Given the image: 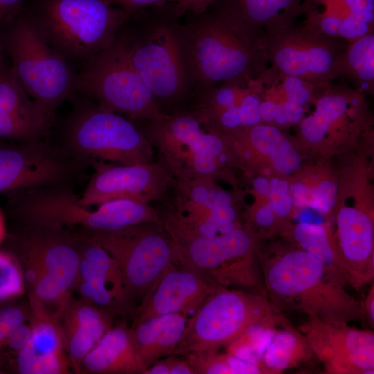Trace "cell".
Instances as JSON below:
<instances>
[{
	"instance_id": "obj_42",
	"label": "cell",
	"mask_w": 374,
	"mask_h": 374,
	"mask_svg": "<svg viewBox=\"0 0 374 374\" xmlns=\"http://www.w3.org/2000/svg\"><path fill=\"white\" fill-rule=\"evenodd\" d=\"M25 0H0V24L11 20L21 10Z\"/></svg>"
},
{
	"instance_id": "obj_11",
	"label": "cell",
	"mask_w": 374,
	"mask_h": 374,
	"mask_svg": "<svg viewBox=\"0 0 374 374\" xmlns=\"http://www.w3.org/2000/svg\"><path fill=\"white\" fill-rule=\"evenodd\" d=\"M75 88L76 93L133 121L150 122L165 114L148 82L116 39L109 48L81 65Z\"/></svg>"
},
{
	"instance_id": "obj_22",
	"label": "cell",
	"mask_w": 374,
	"mask_h": 374,
	"mask_svg": "<svg viewBox=\"0 0 374 374\" xmlns=\"http://www.w3.org/2000/svg\"><path fill=\"white\" fill-rule=\"evenodd\" d=\"M335 242L347 285L359 289L374 277L373 222L364 211L341 208L337 216Z\"/></svg>"
},
{
	"instance_id": "obj_34",
	"label": "cell",
	"mask_w": 374,
	"mask_h": 374,
	"mask_svg": "<svg viewBox=\"0 0 374 374\" xmlns=\"http://www.w3.org/2000/svg\"><path fill=\"white\" fill-rule=\"evenodd\" d=\"M26 292L21 267L9 251L0 250V303L15 301Z\"/></svg>"
},
{
	"instance_id": "obj_4",
	"label": "cell",
	"mask_w": 374,
	"mask_h": 374,
	"mask_svg": "<svg viewBox=\"0 0 374 374\" xmlns=\"http://www.w3.org/2000/svg\"><path fill=\"white\" fill-rule=\"evenodd\" d=\"M24 8L51 46L82 64L114 42L131 15L103 0H25Z\"/></svg>"
},
{
	"instance_id": "obj_15",
	"label": "cell",
	"mask_w": 374,
	"mask_h": 374,
	"mask_svg": "<svg viewBox=\"0 0 374 374\" xmlns=\"http://www.w3.org/2000/svg\"><path fill=\"white\" fill-rule=\"evenodd\" d=\"M83 165L61 145L47 140L17 143L0 139V194L71 186Z\"/></svg>"
},
{
	"instance_id": "obj_36",
	"label": "cell",
	"mask_w": 374,
	"mask_h": 374,
	"mask_svg": "<svg viewBox=\"0 0 374 374\" xmlns=\"http://www.w3.org/2000/svg\"><path fill=\"white\" fill-rule=\"evenodd\" d=\"M195 374H232L229 354L190 353L184 356Z\"/></svg>"
},
{
	"instance_id": "obj_45",
	"label": "cell",
	"mask_w": 374,
	"mask_h": 374,
	"mask_svg": "<svg viewBox=\"0 0 374 374\" xmlns=\"http://www.w3.org/2000/svg\"><path fill=\"white\" fill-rule=\"evenodd\" d=\"M362 304L364 317L366 318L371 326H374V286L372 284L367 296Z\"/></svg>"
},
{
	"instance_id": "obj_37",
	"label": "cell",
	"mask_w": 374,
	"mask_h": 374,
	"mask_svg": "<svg viewBox=\"0 0 374 374\" xmlns=\"http://www.w3.org/2000/svg\"><path fill=\"white\" fill-rule=\"evenodd\" d=\"M337 193V187L334 182L320 181L313 188L310 187L307 207L320 214H327L335 205Z\"/></svg>"
},
{
	"instance_id": "obj_38",
	"label": "cell",
	"mask_w": 374,
	"mask_h": 374,
	"mask_svg": "<svg viewBox=\"0 0 374 374\" xmlns=\"http://www.w3.org/2000/svg\"><path fill=\"white\" fill-rule=\"evenodd\" d=\"M108 4L122 8L131 15L151 6H163L168 3H177L179 0H103Z\"/></svg>"
},
{
	"instance_id": "obj_49",
	"label": "cell",
	"mask_w": 374,
	"mask_h": 374,
	"mask_svg": "<svg viewBox=\"0 0 374 374\" xmlns=\"http://www.w3.org/2000/svg\"><path fill=\"white\" fill-rule=\"evenodd\" d=\"M7 235L6 224L3 215L0 210V245L2 244Z\"/></svg>"
},
{
	"instance_id": "obj_40",
	"label": "cell",
	"mask_w": 374,
	"mask_h": 374,
	"mask_svg": "<svg viewBox=\"0 0 374 374\" xmlns=\"http://www.w3.org/2000/svg\"><path fill=\"white\" fill-rule=\"evenodd\" d=\"M268 198L269 204L276 217L282 218L289 215L293 206L289 194L278 195L271 193Z\"/></svg>"
},
{
	"instance_id": "obj_16",
	"label": "cell",
	"mask_w": 374,
	"mask_h": 374,
	"mask_svg": "<svg viewBox=\"0 0 374 374\" xmlns=\"http://www.w3.org/2000/svg\"><path fill=\"white\" fill-rule=\"evenodd\" d=\"M92 173L79 202L89 207L105 202L130 199L149 204L164 199L175 179L159 160L144 164L124 165L93 160Z\"/></svg>"
},
{
	"instance_id": "obj_28",
	"label": "cell",
	"mask_w": 374,
	"mask_h": 374,
	"mask_svg": "<svg viewBox=\"0 0 374 374\" xmlns=\"http://www.w3.org/2000/svg\"><path fill=\"white\" fill-rule=\"evenodd\" d=\"M187 321V317L181 314H169L148 319L131 327L135 349L145 370L173 354Z\"/></svg>"
},
{
	"instance_id": "obj_24",
	"label": "cell",
	"mask_w": 374,
	"mask_h": 374,
	"mask_svg": "<svg viewBox=\"0 0 374 374\" xmlns=\"http://www.w3.org/2000/svg\"><path fill=\"white\" fill-rule=\"evenodd\" d=\"M116 316L73 295L63 308L60 324L71 369L78 373L80 362L113 326Z\"/></svg>"
},
{
	"instance_id": "obj_31",
	"label": "cell",
	"mask_w": 374,
	"mask_h": 374,
	"mask_svg": "<svg viewBox=\"0 0 374 374\" xmlns=\"http://www.w3.org/2000/svg\"><path fill=\"white\" fill-rule=\"evenodd\" d=\"M313 356L305 337L287 323L283 329H276L262 355L261 368L265 373H278Z\"/></svg>"
},
{
	"instance_id": "obj_27",
	"label": "cell",
	"mask_w": 374,
	"mask_h": 374,
	"mask_svg": "<svg viewBox=\"0 0 374 374\" xmlns=\"http://www.w3.org/2000/svg\"><path fill=\"white\" fill-rule=\"evenodd\" d=\"M229 135L234 154L256 151L269 157L274 168L283 175H292L300 167L298 152L276 126L262 123Z\"/></svg>"
},
{
	"instance_id": "obj_1",
	"label": "cell",
	"mask_w": 374,
	"mask_h": 374,
	"mask_svg": "<svg viewBox=\"0 0 374 374\" xmlns=\"http://www.w3.org/2000/svg\"><path fill=\"white\" fill-rule=\"evenodd\" d=\"M190 82L203 89L251 80L269 66L265 31L211 10L179 24Z\"/></svg>"
},
{
	"instance_id": "obj_33",
	"label": "cell",
	"mask_w": 374,
	"mask_h": 374,
	"mask_svg": "<svg viewBox=\"0 0 374 374\" xmlns=\"http://www.w3.org/2000/svg\"><path fill=\"white\" fill-rule=\"evenodd\" d=\"M213 179L208 177H202L175 181L173 188L178 195L210 208L233 206L231 195L217 187Z\"/></svg>"
},
{
	"instance_id": "obj_29",
	"label": "cell",
	"mask_w": 374,
	"mask_h": 374,
	"mask_svg": "<svg viewBox=\"0 0 374 374\" xmlns=\"http://www.w3.org/2000/svg\"><path fill=\"white\" fill-rule=\"evenodd\" d=\"M303 0H217L211 10L265 29L292 24L301 15Z\"/></svg>"
},
{
	"instance_id": "obj_39",
	"label": "cell",
	"mask_w": 374,
	"mask_h": 374,
	"mask_svg": "<svg viewBox=\"0 0 374 374\" xmlns=\"http://www.w3.org/2000/svg\"><path fill=\"white\" fill-rule=\"evenodd\" d=\"M217 0H179L175 8L179 15L186 11L195 15L208 11Z\"/></svg>"
},
{
	"instance_id": "obj_6",
	"label": "cell",
	"mask_w": 374,
	"mask_h": 374,
	"mask_svg": "<svg viewBox=\"0 0 374 374\" xmlns=\"http://www.w3.org/2000/svg\"><path fill=\"white\" fill-rule=\"evenodd\" d=\"M0 42L17 80L48 112L55 116L75 96L72 64L51 46L24 6L11 20L0 24Z\"/></svg>"
},
{
	"instance_id": "obj_14",
	"label": "cell",
	"mask_w": 374,
	"mask_h": 374,
	"mask_svg": "<svg viewBox=\"0 0 374 374\" xmlns=\"http://www.w3.org/2000/svg\"><path fill=\"white\" fill-rule=\"evenodd\" d=\"M264 31L271 67L316 85L335 80L336 63L348 42L320 34L302 24L269 27Z\"/></svg>"
},
{
	"instance_id": "obj_41",
	"label": "cell",
	"mask_w": 374,
	"mask_h": 374,
	"mask_svg": "<svg viewBox=\"0 0 374 374\" xmlns=\"http://www.w3.org/2000/svg\"><path fill=\"white\" fill-rule=\"evenodd\" d=\"M310 187L297 182L293 184L289 190V195L291 198L292 205L295 207H307L309 199Z\"/></svg>"
},
{
	"instance_id": "obj_26",
	"label": "cell",
	"mask_w": 374,
	"mask_h": 374,
	"mask_svg": "<svg viewBox=\"0 0 374 374\" xmlns=\"http://www.w3.org/2000/svg\"><path fill=\"white\" fill-rule=\"evenodd\" d=\"M131 328L125 321L112 326L80 363L78 373L143 374Z\"/></svg>"
},
{
	"instance_id": "obj_50",
	"label": "cell",
	"mask_w": 374,
	"mask_h": 374,
	"mask_svg": "<svg viewBox=\"0 0 374 374\" xmlns=\"http://www.w3.org/2000/svg\"><path fill=\"white\" fill-rule=\"evenodd\" d=\"M5 55L6 54L0 42V71L7 67L5 64Z\"/></svg>"
},
{
	"instance_id": "obj_20",
	"label": "cell",
	"mask_w": 374,
	"mask_h": 374,
	"mask_svg": "<svg viewBox=\"0 0 374 374\" xmlns=\"http://www.w3.org/2000/svg\"><path fill=\"white\" fill-rule=\"evenodd\" d=\"M30 310V338L3 371L19 374H66L71 368L64 350L60 317L36 298L28 296Z\"/></svg>"
},
{
	"instance_id": "obj_9",
	"label": "cell",
	"mask_w": 374,
	"mask_h": 374,
	"mask_svg": "<svg viewBox=\"0 0 374 374\" xmlns=\"http://www.w3.org/2000/svg\"><path fill=\"white\" fill-rule=\"evenodd\" d=\"M174 17H161L120 28L116 41L160 101L172 103L187 91L190 79Z\"/></svg>"
},
{
	"instance_id": "obj_19",
	"label": "cell",
	"mask_w": 374,
	"mask_h": 374,
	"mask_svg": "<svg viewBox=\"0 0 374 374\" xmlns=\"http://www.w3.org/2000/svg\"><path fill=\"white\" fill-rule=\"evenodd\" d=\"M222 287L199 271L173 264L134 309L132 326L163 314L187 317Z\"/></svg>"
},
{
	"instance_id": "obj_2",
	"label": "cell",
	"mask_w": 374,
	"mask_h": 374,
	"mask_svg": "<svg viewBox=\"0 0 374 374\" xmlns=\"http://www.w3.org/2000/svg\"><path fill=\"white\" fill-rule=\"evenodd\" d=\"M259 263L266 295L278 310H294L328 321L364 319L362 301L320 260L299 247L260 256Z\"/></svg>"
},
{
	"instance_id": "obj_3",
	"label": "cell",
	"mask_w": 374,
	"mask_h": 374,
	"mask_svg": "<svg viewBox=\"0 0 374 374\" xmlns=\"http://www.w3.org/2000/svg\"><path fill=\"white\" fill-rule=\"evenodd\" d=\"M4 242V249L21 267L28 296L53 311H61L73 295L78 274V234L56 225L19 223L7 233Z\"/></svg>"
},
{
	"instance_id": "obj_48",
	"label": "cell",
	"mask_w": 374,
	"mask_h": 374,
	"mask_svg": "<svg viewBox=\"0 0 374 374\" xmlns=\"http://www.w3.org/2000/svg\"><path fill=\"white\" fill-rule=\"evenodd\" d=\"M255 190L259 194L269 197L271 193L269 181L264 177H258L253 181Z\"/></svg>"
},
{
	"instance_id": "obj_21",
	"label": "cell",
	"mask_w": 374,
	"mask_h": 374,
	"mask_svg": "<svg viewBox=\"0 0 374 374\" xmlns=\"http://www.w3.org/2000/svg\"><path fill=\"white\" fill-rule=\"evenodd\" d=\"M55 116L26 92L10 67L0 71V139L26 143L47 140Z\"/></svg>"
},
{
	"instance_id": "obj_8",
	"label": "cell",
	"mask_w": 374,
	"mask_h": 374,
	"mask_svg": "<svg viewBox=\"0 0 374 374\" xmlns=\"http://www.w3.org/2000/svg\"><path fill=\"white\" fill-rule=\"evenodd\" d=\"M143 132L177 181L221 177L234 154L229 136L213 130L193 110L165 114Z\"/></svg>"
},
{
	"instance_id": "obj_44",
	"label": "cell",
	"mask_w": 374,
	"mask_h": 374,
	"mask_svg": "<svg viewBox=\"0 0 374 374\" xmlns=\"http://www.w3.org/2000/svg\"><path fill=\"white\" fill-rule=\"evenodd\" d=\"M170 368V374H195L187 359L176 355L166 357Z\"/></svg>"
},
{
	"instance_id": "obj_10",
	"label": "cell",
	"mask_w": 374,
	"mask_h": 374,
	"mask_svg": "<svg viewBox=\"0 0 374 374\" xmlns=\"http://www.w3.org/2000/svg\"><path fill=\"white\" fill-rule=\"evenodd\" d=\"M281 317L266 296L222 287L188 319L172 355L218 352L253 325Z\"/></svg>"
},
{
	"instance_id": "obj_25",
	"label": "cell",
	"mask_w": 374,
	"mask_h": 374,
	"mask_svg": "<svg viewBox=\"0 0 374 374\" xmlns=\"http://www.w3.org/2000/svg\"><path fill=\"white\" fill-rule=\"evenodd\" d=\"M162 225L172 240L226 234L237 227L238 213L233 207L210 208L179 195Z\"/></svg>"
},
{
	"instance_id": "obj_5",
	"label": "cell",
	"mask_w": 374,
	"mask_h": 374,
	"mask_svg": "<svg viewBox=\"0 0 374 374\" xmlns=\"http://www.w3.org/2000/svg\"><path fill=\"white\" fill-rule=\"evenodd\" d=\"M8 211L19 223L50 224L70 230L112 231L141 224H161L149 204L130 199L105 202L95 210L81 205L71 186L41 187L8 195Z\"/></svg>"
},
{
	"instance_id": "obj_23",
	"label": "cell",
	"mask_w": 374,
	"mask_h": 374,
	"mask_svg": "<svg viewBox=\"0 0 374 374\" xmlns=\"http://www.w3.org/2000/svg\"><path fill=\"white\" fill-rule=\"evenodd\" d=\"M302 24L351 43L374 33V0H303Z\"/></svg>"
},
{
	"instance_id": "obj_46",
	"label": "cell",
	"mask_w": 374,
	"mask_h": 374,
	"mask_svg": "<svg viewBox=\"0 0 374 374\" xmlns=\"http://www.w3.org/2000/svg\"><path fill=\"white\" fill-rule=\"evenodd\" d=\"M143 374H170V368L166 358L154 362L147 368Z\"/></svg>"
},
{
	"instance_id": "obj_43",
	"label": "cell",
	"mask_w": 374,
	"mask_h": 374,
	"mask_svg": "<svg viewBox=\"0 0 374 374\" xmlns=\"http://www.w3.org/2000/svg\"><path fill=\"white\" fill-rule=\"evenodd\" d=\"M275 214L270 205L266 204L258 208L253 215V220L261 228H268L275 222Z\"/></svg>"
},
{
	"instance_id": "obj_13",
	"label": "cell",
	"mask_w": 374,
	"mask_h": 374,
	"mask_svg": "<svg viewBox=\"0 0 374 374\" xmlns=\"http://www.w3.org/2000/svg\"><path fill=\"white\" fill-rule=\"evenodd\" d=\"M73 231L98 242L114 259L135 308L136 302L141 303L174 264L172 240L160 224L141 223L112 231Z\"/></svg>"
},
{
	"instance_id": "obj_17",
	"label": "cell",
	"mask_w": 374,
	"mask_h": 374,
	"mask_svg": "<svg viewBox=\"0 0 374 374\" xmlns=\"http://www.w3.org/2000/svg\"><path fill=\"white\" fill-rule=\"evenodd\" d=\"M327 373H374V333L348 323L308 318L299 327Z\"/></svg>"
},
{
	"instance_id": "obj_12",
	"label": "cell",
	"mask_w": 374,
	"mask_h": 374,
	"mask_svg": "<svg viewBox=\"0 0 374 374\" xmlns=\"http://www.w3.org/2000/svg\"><path fill=\"white\" fill-rule=\"evenodd\" d=\"M172 244L175 265L199 271L220 286L266 296L256 243L247 229L238 226L226 234L175 239Z\"/></svg>"
},
{
	"instance_id": "obj_47",
	"label": "cell",
	"mask_w": 374,
	"mask_h": 374,
	"mask_svg": "<svg viewBox=\"0 0 374 374\" xmlns=\"http://www.w3.org/2000/svg\"><path fill=\"white\" fill-rule=\"evenodd\" d=\"M271 193L283 195L288 194L290 185L288 181L278 178H273L269 181Z\"/></svg>"
},
{
	"instance_id": "obj_35",
	"label": "cell",
	"mask_w": 374,
	"mask_h": 374,
	"mask_svg": "<svg viewBox=\"0 0 374 374\" xmlns=\"http://www.w3.org/2000/svg\"><path fill=\"white\" fill-rule=\"evenodd\" d=\"M29 303L17 300L0 303V350L10 333L30 320Z\"/></svg>"
},
{
	"instance_id": "obj_18",
	"label": "cell",
	"mask_w": 374,
	"mask_h": 374,
	"mask_svg": "<svg viewBox=\"0 0 374 374\" xmlns=\"http://www.w3.org/2000/svg\"><path fill=\"white\" fill-rule=\"evenodd\" d=\"M75 231L80 240V260L73 287L78 298L116 315L133 314L114 259L96 241Z\"/></svg>"
},
{
	"instance_id": "obj_30",
	"label": "cell",
	"mask_w": 374,
	"mask_h": 374,
	"mask_svg": "<svg viewBox=\"0 0 374 374\" xmlns=\"http://www.w3.org/2000/svg\"><path fill=\"white\" fill-rule=\"evenodd\" d=\"M335 80H342L359 91H374V33L348 43L335 69Z\"/></svg>"
},
{
	"instance_id": "obj_7",
	"label": "cell",
	"mask_w": 374,
	"mask_h": 374,
	"mask_svg": "<svg viewBox=\"0 0 374 374\" xmlns=\"http://www.w3.org/2000/svg\"><path fill=\"white\" fill-rule=\"evenodd\" d=\"M75 94L73 107L62 128V145L84 163L91 161L134 165L153 162V148L134 122Z\"/></svg>"
},
{
	"instance_id": "obj_32",
	"label": "cell",
	"mask_w": 374,
	"mask_h": 374,
	"mask_svg": "<svg viewBox=\"0 0 374 374\" xmlns=\"http://www.w3.org/2000/svg\"><path fill=\"white\" fill-rule=\"evenodd\" d=\"M292 235L300 249L317 258L332 275L347 285L335 244L325 226L305 222H299L294 228Z\"/></svg>"
}]
</instances>
